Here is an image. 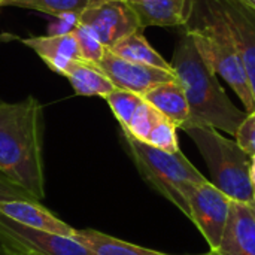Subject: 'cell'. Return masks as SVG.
I'll return each instance as SVG.
<instances>
[{
    "label": "cell",
    "instance_id": "52a82bcc",
    "mask_svg": "<svg viewBox=\"0 0 255 255\" xmlns=\"http://www.w3.org/2000/svg\"><path fill=\"white\" fill-rule=\"evenodd\" d=\"M232 202L233 200L227 194L209 181L197 185L190 194L188 218L203 235L211 251H215L220 247Z\"/></svg>",
    "mask_w": 255,
    "mask_h": 255
},
{
    "label": "cell",
    "instance_id": "f1b7e54d",
    "mask_svg": "<svg viewBox=\"0 0 255 255\" xmlns=\"http://www.w3.org/2000/svg\"><path fill=\"white\" fill-rule=\"evenodd\" d=\"M253 203L255 205V188H254V196H253Z\"/></svg>",
    "mask_w": 255,
    "mask_h": 255
},
{
    "label": "cell",
    "instance_id": "f546056e",
    "mask_svg": "<svg viewBox=\"0 0 255 255\" xmlns=\"http://www.w3.org/2000/svg\"><path fill=\"white\" fill-rule=\"evenodd\" d=\"M205 255H215V254H214V253H212V251H209V253H208V254H205Z\"/></svg>",
    "mask_w": 255,
    "mask_h": 255
},
{
    "label": "cell",
    "instance_id": "cb8c5ba5",
    "mask_svg": "<svg viewBox=\"0 0 255 255\" xmlns=\"http://www.w3.org/2000/svg\"><path fill=\"white\" fill-rule=\"evenodd\" d=\"M236 142L238 145L250 155H255V112L248 114L247 118L242 121V124L239 126L236 134Z\"/></svg>",
    "mask_w": 255,
    "mask_h": 255
},
{
    "label": "cell",
    "instance_id": "e575fe53",
    "mask_svg": "<svg viewBox=\"0 0 255 255\" xmlns=\"http://www.w3.org/2000/svg\"><path fill=\"white\" fill-rule=\"evenodd\" d=\"M0 1H1V0H0Z\"/></svg>",
    "mask_w": 255,
    "mask_h": 255
},
{
    "label": "cell",
    "instance_id": "9c48e42d",
    "mask_svg": "<svg viewBox=\"0 0 255 255\" xmlns=\"http://www.w3.org/2000/svg\"><path fill=\"white\" fill-rule=\"evenodd\" d=\"M99 66L106 73V76L112 81L115 88L131 91L140 96H143L146 91H149L158 84L178 79L175 72H169L164 69L121 58L115 55L112 51H109L108 48Z\"/></svg>",
    "mask_w": 255,
    "mask_h": 255
},
{
    "label": "cell",
    "instance_id": "2e32d148",
    "mask_svg": "<svg viewBox=\"0 0 255 255\" xmlns=\"http://www.w3.org/2000/svg\"><path fill=\"white\" fill-rule=\"evenodd\" d=\"M64 76L69 79L72 88L78 96H97L106 99L115 90V85L100 69V66L88 63L85 60H76L70 63Z\"/></svg>",
    "mask_w": 255,
    "mask_h": 255
},
{
    "label": "cell",
    "instance_id": "4dcf8cb0",
    "mask_svg": "<svg viewBox=\"0 0 255 255\" xmlns=\"http://www.w3.org/2000/svg\"><path fill=\"white\" fill-rule=\"evenodd\" d=\"M248 1H251L253 4H255V0H248Z\"/></svg>",
    "mask_w": 255,
    "mask_h": 255
},
{
    "label": "cell",
    "instance_id": "7c38bea8",
    "mask_svg": "<svg viewBox=\"0 0 255 255\" xmlns=\"http://www.w3.org/2000/svg\"><path fill=\"white\" fill-rule=\"evenodd\" d=\"M0 214L18 224H22L30 229L61 235V236H73L75 229L54 214H51L46 208L40 206L33 200H7L0 202Z\"/></svg>",
    "mask_w": 255,
    "mask_h": 255
},
{
    "label": "cell",
    "instance_id": "603a6c76",
    "mask_svg": "<svg viewBox=\"0 0 255 255\" xmlns=\"http://www.w3.org/2000/svg\"><path fill=\"white\" fill-rule=\"evenodd\" d=\"M72 33L78 42L81 58L88 61V63L99 64L105 51H106V48L102 45V42L91 33L90 28H87L82 24H78V27Z\"/></svg>",
    "mask_w": 255,
    "mask_h": 255
},
{
    "label": "cell",
    "instance_id": "6da1fadb",
    "mask_svg": "<svg viewBox=\"0 0 255 255\" xmlns=\"http://www.w3.org/2000/svg\"><path fill=\"white\" fill-rule=\"evenodd\" d=\"M43 108L33 96L0 103V173L36 202L45 197Z\"/></svg>",
    "mask_w": 255,
    "mask_h": 255
},
{
    "label": "cell",
    "instance_id": "4fadbf2b",
    "mask_svg": "<svg viewBox=\"0 0 255 255\" xmlns=\"http://www.w3.org/2000/svg\"><path fill=\"white\" fill-rule=\"evenodd\" d=\"M21 42L25 46L31 48L52 72L63 76L66 75V70L70 66V63L82 60L73 33L31 36L22 39Z\"/></svg>",
    "mask_w": 255,
    "mask_h": 255
},
{
    "label": "cell",
    "instance_id": "4316f807",
    "mask_svg": "<svg viewBox=\"0 0 255 255\" xmlns=\"http://www.w3.org/2000/svg\"><path fill=\"white\" fill-rule=\"evenodd\" d=\"M0 251H1V255H39L34 254V253H30V251L16 250V248L7 247V245H3V244H0Z\"/></svg>",
    "mask_w": 255,
    "mask_h": 255
},
{
    "label": "cell",
    "instance_id": "5b68a950",
    "mask_svg": "<svg viewBox=\"0 0 255 255\" xmlns=\"http://www.w3.org/2000/svg\"><path fill=\"white\" fill-rule=\"evenodd\" d=\"M205 158L212 184L236 202H253L254 187L250 178L251 157L236 140L224 137L220 130L206 124H190L182 128Z\"/></svg>",
    "mask_w": 255,
    "mask_h": 255
},
{
    "label": "cell",
    "instance_id": "e0dca14e",
    "mask_svg": "<svg viewBox=\"0 0 255 255\" xmlns=\"http://www.w3.org/2000/svg\"><path fill=\"white\" fill-rule=\"evenodd\" d=\"M72 238L78 241L81 245H84L93 255H169L112 238L109 235L91 229H75Z\"/></svg>",
    "mask_w": 255,
    "mask_h": 255
},
{
    "label": "cell",
    "instance_id": "7402d4cb",
    "mask_svg": "<svg viewBox=\"0 0 255 255\" xmlns=\"http://www.w3.org/2000/svg\"><path fill=\"white\" fill-rule=\"evenodd\" d=\"M176 130H178V127L163 115L157 121V124L152 127L145 143H148L157 149L166 151V152H178L181 149H179Z\"/></svg>",
    "mask_w": 255,
    "mask_h": 255
},
{
    "label": "cell",
    "instance_id": "5bb4252c",
    "mask_svg": "<svg viewBox=\"0 0 255 255\" xmlns=\"http://www.w3.org/2000/svg\"><path fill=\"white\" fill-rule=\"evenodd\" d=\"M136 12L140 27H185L191 13V0H127Z\"/></svg>",
    "mask_w": 255,
    "mask_h": 255
},
{
    "label": "cell",
    "instance_id": "30bf717a",
    "mask_svg": "<svg viewBox=\"0 0 255 255\" xmlns=\"http://www.w3.org/2000/svg\"><path fill=\"white\" fill-rule=\"evenodd\" d=\"M229 25L242 54L255 97V4L248 0H206Z\"/></svg>",
    "mask_w": 255,
    "mask_h": 255
},
{
    "label": "cell",
    "instance_id": "d6a6232c",
    "mask_svg": "<svg viewBox=\"0 0 255 255\" xmlns=\"http://www.w3.org/2000/svg\"><path fill=\"white\" fill-rule=\"evenodd\" d=\"M1 102H3V100H1V99H0V103H1Z\"/></svg>",
    "mask_w": 255,
    "mask_h": 255
},
{
    "label": "cell",
    "instance_id": "8fae6325",
    "mask_svg": "<svg viewBox=\"0 0 255 255\" xmlns=\"http://www.w3.org/2000/svg\"><path fill=\"white\" fill-rule=\"evenodd\" d=\"M215 255H255V212L253 203L232 202L227 224Z\"/></svg>",
    "mask_w": 255,
    "mask_h": 255
},
{
    "label": "cell",
    "instance_id": "83f0119b",
    "mask_svg": "<svg viewBox=\"0 0 255 255\" xmlns=\"http://www.w3.org/2000/svg\"><path fill=\"white\" fill-rule=\"evenodd\" d=\"M250 178H251V184L255 188V155L251 157V164H250Z\"/></svg>",
    "mask_w": 255,
    "mask_h": 255
},
{
    "label": "cell",
    "instance_id": "3957f363",
    "mask_svg": "<svg viewBox=\"0 0 255 255\" xmlns=\"http://www.w3.org/2000/svg\"><path fill=\"white\" fill-rule=\"evenodd\" d=\"M185 31L191 34L203 60L233 88L245 106V112H255L254 91L242 54L218 10L206 0H191Z\"/></svg>",
    "mask_w": 255,
    "mask_h": 255
},
{
    "label": "cell",
    "instance_id": "ac0fdd59",
    "mask_svg": "<svg viewBox=\"0 0 255 255\" xmlns=\"http://www.w3.org/2000/svg\"><path fill=\"white\" fill-rule=\"evenodd\" d=\"M109 51H112L115 55H118L121 58H126V60H130L134 63H140V64H146V66L173 72L172 64L149 45V42L143 36V30L134 31L131 34L123 37L112 48H109Z\"/></svg>",
    "mask_w": 255,
    "mask_h": 255
},
{
    "label": "cell",
    "instance_id": "44dd1931",
    "mask_svg": "<svg viewBox=\"0 0 255 255\" xmlns=\"http://www.w3.org/2000/svg\"><path fill=\"white\" fill-rule=\"evenodd\" d=\"M105 100L108 102L111 111L114 112L115 118L118 120L121 130H124L128 126L137 106L143 102V97L140 94H136L131 91L115 88Z\"/></svg>",
    "mask_w": 255,
    "mask_h": 255
},
{
    "label": "cell",
    "instance_id": "7a4b0ae2",
    "mask_svg": "<svg viewBox=\"0 0 255 255\" xmlns=\"http://www.w3.org/2000/svg\"><path fill=\"white\" fill-rule=\"evenodd\" d=\"M170 64L188 99L191 117L187 126L206 124L235 136L248 114L229 99L218 75L203 60L188 31L179 39Z\"/></svg>",
    "mask_w": 255,
    "mask_h": 255
},
{
    "label": "cell",
    "instance_id": "484cf974",
    "mask_svg": "<svg viewBox=\"0 0 255 255\" xmlns=\"http://www.w3.org/2000/svg\"><path fill=\"white\" fill-rule=\"evenodd\" d=\"M55 18L57 19L48 28V34H69L79 24V15H75V13H67V15H61Z\"/></svg>",
    "mask_w": 255,
    "mask_h": 255
},
{
    "label": "cell",
    "instance_id": "ffe728a7",
    "mask_svg": "<svg viewBox=\"0 0 255 255\" xmlns=\"http://www.w3.org/2000/svg\"><path fill=\"white\" fill-rule=\"evenodd\" d=\"M161 117H163V114H160L152 105H149L143 99V102L134 111L128 126L123 130V133L130 134L131 137H134L140 142H146L152 127L157 124V121Z\"/></svg>",
    "mask_w": 255,
    "mask_h": 255
},
{
    "label": "cell",
    "instance_id": "ba28073f",
    "mask_svg": "<svg viewBox=\"0 0 255 255\" xmlns=\"http://www.w3.org/2000/svg\"><path fill=\"white\" fill-rule=\"evenodd\" d=\"M0 244L39 255H93L70 236L30 229L3 217L1 214Z\"/></svg>",
    "mask_w": 255,
    "mask_h": 255
},
{
    "label": "cell",
    "instance_id": "277c9868",
    "mask_svg": "<svg viewBox=\"0 0 255 255\" xmlns=\"http://www.w3.org/2000/svg\"><path fill=\"white\" fill-rule=\"evenodd\" d=\"M124 134L128 152L142 178L163 197L172 202L184 215L190 217V194L208 179L181 152H166L130 134Z\"/></svg>",
    "mask_w": 255,
    "mask_h": 255
},
{
    "label": "cell",
    "instance_id": "9a60e30c",
    "mask_svg": "<svg viewBox=\"0 0 255 255\" xmlns=\"http://www.w3.org/2000/svg\"><path fill=\"white\" fill-rule=\"evenodd\" d=\"M160 114L170 120L178 128H184L190 123V105L184 87L178 79L158 84L142 96Z\"/></svg>",
    "mask_w": 255,
    "mask_h": 255
},
{
    "label": "cell",
    "instance_id": "8992f818",
    "mask_svg": "<svg viewBox=\"0 0 255 255\" xmlns=\"http://www.w3.org/2000/svg\"><path fill=\"white\" fill-rule=\"evenodd\" d=\"M79 24L90 28L108 49L123 37L143 30L127 0H91L79 13Z\"/></svg>",
    "mask_w": 255,
    "mask_h": 255
},
{
    "label": "cell",
    "instance_id": "1f68e13d",
    "mask_svg": "<svg viewBox=\"0 0 255 255\" xmlns=\"http://www.w3.org/2000/svg\"><path fill=\"white\" fill-rule=\"evenodd\" d=\"M251 203H253V202H251ZM253 208H254V212H255V205H254V203H253Z\"/></svg>",
    "mask_w": 255,
    "mask_h": 255
},
{
    "label": "cell",
    "instance_id": "836d02e7",
    "mask_svg": "<svg viewBox=\"0 0 255 255\" xmlns=\"http://www.w3.org/2000/svg\"><path fill=\"white\" fill-rule=\"evenodd\" d=\"M0 255H1V251H0Z\"/></svg>",
    "mask_w": 255,
    "mask_h": 255
},
{
    "label": "cell",
    "instance_id": "d6986e66",
    "mask_svg": "<svg viewBox=\"0 0 255 255\" xmlns=\"http://www.w3.org/2000/svg\"><path fill=\"white\" fill-rule=\"evenodd\" d=\"M90 1L91 0H1L0 6H16L52 16H61L67 13L79 15Z\"/></svg>",
    "mask_w": 255,
    "mask_h": 255
},
{
    "label": "cell",
    "instance_id": "d4e9b609",
    "mask_svg": "<svg viewBox=\"0 0 255 255\" xmlns=\"http://www.w3.org/2000/svg\"><path fill=\"white\" fill-rule=\"evenodd\" d=\"M7 200H33V202H36L25 190L15 185L13 182H10L7 178H4L0 173V202H7Z\"/></svg>",
    "mask_w": 255,
    "mask_h": 255
}]
</instances>
